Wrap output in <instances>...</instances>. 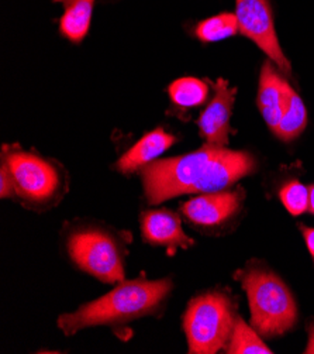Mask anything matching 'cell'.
<instances>
[{
	"instance_id": "9",
	"label": "cell",
	"mask_w": 314,
	"mask_h": 354,
	"mask_svg": "<svg viewBox=\"0 0 314 354\" xmlns=\"http://www.w3.org/2000/svg\"><path fill=\"white\" fill-rule=\"evenodd\" d=\"M210 86L215 95L197 120L199 133L207 145L224 147L228 143L230 118L237 89L230 88L226 80H219Z\"/></svg>"
},
{
	"instance_id": "11",
	"label": "cell",
	"mask_w": 314,
	"mask_h": 354,
	"mask_svg": "<svg viewBox=\"0 0 314 354\" xmlns=\"http://www.w3.org/2000/svg\"><path fill=\"white\" fill-rule=\"evenodd\" d=\"M143 239L153 245H166L169 249L181 247L188 250L193 240L184 232L181 218L169 209L146 210L141 214Z\"/></svg>"
},
{
	"instance_id": "17",
	"label": "cell",
	"mask_w": 314,
	"mask_h": 354,
	"mask_svg": "<svg viewBox=\"0 0 314 354\" xmlns=\"http://www.w3.org/2000/svg\"><path fill=\"white\" fill-rule=\"evenodd\" d=\"M238 31L235 13H220L200 21L195 30L196 37L203 43H216L226 40Z\"/></svg>"
},
{
	"instance_id": "8",
	"label": "cell",
	"mask_w": 314,
	"mask_h": 354,
	"mask_svg": "<svg viewBox=\"0 0 314 354\" xmlns=\"http://www.w3.org/2000/svg\"><path fill=\"white\" fill-rule=\"evenodd\" d=\"M242 199L241 189L208 192L182 203L181 212L196 229H216L235 216Z\"/></svg>"
},
{
	"instance_id": "16",
	"label": "cell",
	"mask_w": 314,
	"mask_h": 354,
	"mask_svg": "<svg viewBox=\"0 0 314 354\" xmlns=\"http://www.w3.org/2000/svg\"><path fill=\"white\" fill-rule=\"evenodd\" d=\"M172 102L181 108H196L206 102L208 96V85L197 78H179L168 88Z\"/></svg>"
},
{
	"instance_id": "2",
	"label": "cell",
	"mask_w": 314,
	"mask_h": 354,
	"mask_svg": "<svg viewBox=\"0 0 314 354\" xmlns=\"http://www.w3.org/2000/svg\"><path fill=\"white\" fill-rule=\"evenodd\" d=\"M170 292L169 278L123 279L101 298L82 305L72 313L61 315L58 328L63 335L71 336L92 326H117L144 316H154L165 308Z\"/></svg>"
},
{
	"instance_id": "13",
	"label": "cell",
	"mask_w": 314,
	"mask_h": 354,
	"mask_svg": "<svg viewBox=\"0 0 314 354\" xmlns=\"http://www.w3.org/2000/svg\"><path fill=\"white\" fill-rule=\"evenodd\" d=\"M62 3L63 15L59 30L72 43H81L89 31L95 0H55Z\"/></svg>"
},
{
	"instance_id": "10",
	"label": "cell",
	"mask_w": 314,
	"mask_h": 354,
	"mask_svg": "<svg viewBox=\"0 0 314 354\" xmlns=\"http://www.w3.org/2000/svg\"><path fill=\"white\" fill-rule=\"evenodd\" d=\"M292 92L293 88L281 77L272 62L265 61L259 75L257 103L265 123L272 131L276 130L281 122Z\"/></svg>"
},
{
	"instance_id": "15",
	"label": "cell",
	"mask_w": 314,
	"mask_h": 354,
	"mask_svg": "<svg viewBox=\"0 0 314 354\" xmlns=\"http://www.w3.org/2000/svg\"><path fill=\"white\" fill-rule=\"evenodd\" d=\"M306 124H307L306 106L300 99V96L293 91L291 95V100L286 106V111L273 133L284 141H292L303 133V130L306 129Z\"/></svg>"
},
{
	"instance_id": "18",
	"label": "cell",
	"mask_w": 314,
	"mask_h": 354,
	"mask_svg": "<svg viewBox=\"0 0 314 354\" xmlns=\"http://www.w3.org/2000/svg\"><path fill=\"white\" fill-rule=\"evenodd\" d=\"M279 198L293 216H299L308 209V188L299 181L288 183L279 192Z\"/></svg>"
},
{
	"instance_id": "20",
	"label": "cell",
	"mask_w": 314,
	"mask_h": 354,
	"mask_svg": "<svg viewBox=\"0 0 314 354\" xmlns=\"http://www.w3.org/2000/svg\"><path fill=\"white\" fill-rule=\"evenodd\" d=\"M299 227H300V232L303 233V237L306 240L308 253H310L311 259L314 260V227H307L304 225H299Z\"/></svg>"
},
{
	"instance_id": "6",
	"label": "cell",
	"mask_w": 314,
	"mask_h": 354,
	"mask_svg": "<svg viewBox=\"0 0 314 354\" xmlns=\"http://www.w3.org/2000/svg\"><path fill=\"white\" fill-rule=\"evenodd\" d=\"M235 315L231 299L219 291L195 297L184 315V330L190 354H215L230 339Z\"/></svg>"
},
{
	"instance_id": "22",
	"label": "cell",
	"mask_w": 314,
	"mask_h": 354,
	"mask_svg": "<svg viewBox=\"0 0 314 354\" xmlns=\"http://www.w3.org/2000/svg\"><path fill=\"white\" fill-rule=\"evenodd\" d=\"M308 210L314 215V184L308 187Z\"/></svg>"
},
{
	"instance_id": "7",
	"label": "cell",
	"mask_w": 314,
	"mask_h": 354,
	"mask_svg": "<svg viewBox=\"0 0 314 354\" xmlns=\"http://www.w3.org/2000/svg\"><path fill=\"white\" fill-rule=\"evenodd\" d=\"M238 31L253 40L285 74L292 66L277 41L269 0H235Z\"/></svg>"
},
{
	"instance_id": "12",
	"label": "cell",
	"mask_w": 314,
	"mask_h": 354,
	"mask_svg": "<svg viewBox=\"0 0 314 354\" xmlns=\"http://www.w3.org/2000/svg\"><path fill=\"white\" fill-rule=\"evenodd\" d=\"M175 136L166 133L162 127H158L147 133L141 140H138L127 153L120 157L116 167L123 174L135 172L153 162L170 146L175 145Z\"/></svg>"
},
{
	"instance_id": "5",
	"label": "cell",
	"mask_w": 314,
	"mask_h": 354,
	"mask_svg": "<svg viewBox=\"0 0 314 354\" xmlns=\"http://www.w3.org/2000/svg\"><path fill=\"white\" fill-rule=\"evenodd\" d=\"M68 257L79 268L104 284L124 279L126 241L121 234L99 225H78L65 237Z\"/></svg>"
},
{
	"instance_id": "4",
	"label": "cell",
	"mask_w": 314,
	"mask_h": 354,
	"mask_svg": "<svg viewBox=\"0 0 314 354\" xmlns=\"http://www.w3.org/2000/svg\"><path fill=\"white\" fill-rule=\"evenodd\" d=\"M246 291L253 328L265 337L282 336L297 321V305L285 282L269 270L254 267L237 275Z\"/></svg>"
},
{
	"instance_id": "14",
	"label": "cell",
	"mask_w": 314,
	"mask_h": 354,
	"mask_svg": "<svg viewBox=\"0 0 314 354\" xmlns=\"http://www.w3.org/2000/svg\"><path fill=\"white\" fill-rule=\"evenodd\" d=\"M227 353L230 354H272L273 351L261 340L258 332L250 328L239 316L235 322L228 339Z\"/></svg>"
},
{
	"instance_id": "1",
	"label": "cell",
	"mask_w": 314,
	"mask_h": 354,
	"mask_svg": "<svg viewBox=\"0 0 314 354\" xmlns=\"http://www.w3.org/2000/svg\"><path fill=\"white\" fill-rule=\"evenodd\" d=\"M254 169L250 153L207 145L186 156L150 162L141 178L147 202L159 205L181 195L223 191Z\"/></svg>"
},
{
	"instance_id": "19",
	"label": "cell",
	"mask_w": 314,
	"mask_h": 354,
	"mask_svg": "<svg viewBox=\"0 0 314 354\" xmlns=\"http://www.w3.org/2000/svg\"><path fill=\"white\" fill-rule=\"evenodd\" d=\"M0 198L2 199L14 198L13 181L5 164H2V167H0Z\"/></svg>"
},
{
	"instance_id": "21",
	"label": "cell",
	"mask_w": 314,
	"mask_h": 354,
	"mask_svg": "<svg viewBox=\"0 0 314 354\" xmlns=\"http://www.w3.org/2000/svg\"><path fill=\"white\" fill-rule=\"evenodd\" d=\"M306 354H314V325H311L308 330V343L306 347Z\"/></svg>"
},
{
	"instance_id": "3",
	"label": "cell",
	"mask_w": 314,
	"mask_h": 354,
	"mask_svg": "<svg viewBox=\"0 0 314 354\" xmlns=\"http://www.w3.org/2000/svg\"><path fill=\"white\" fill-rule=\"evenodd\" d=\"M2 164L12 176L14 199L30 210L47 212L68 194L66 171L52 160L5 146Z\"/></svg>"
}]
</instances>
